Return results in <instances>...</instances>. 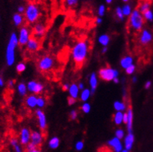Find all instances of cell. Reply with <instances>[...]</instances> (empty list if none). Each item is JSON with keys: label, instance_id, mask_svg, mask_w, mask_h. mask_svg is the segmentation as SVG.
Masks as SVG:
<instances>
[{"label": "cell", "instance_id": "53", "mask_svg": "<svg viewBox=\"0 0 153 152\" xmlns=\"http://www.w3.org/2000/svg\"><path fill=\"white\" fill-rule=\"evenodd\" d=\"M107 50H108V47H103L102 50H101V52H102V54H105Z\"/></svg>", "mask_w": 153, "mask_h": 152}, {"label": "cell", "instance_id": "25", "mask_svg": "<svg viewBox=\"0 0 153 152\" xmlns=\"http://www.w3.org/2000/svg\"><path fill=\"white\" fill-rule=\"evenodd\" d=\"M114 108L116 112H123L127 110V105L126 103L123 101L117 100L114 102Z\"/></svg>", "mask_w": 153, "mask_h": 152}, {"label": "cell", "instance_id": "36", "mask_svg": "<svg viewBox=\"0 0 153 152\" xmlns=\"http://www.w3.org/2000/svg\"><path fill=\"white\" fill-rule=\"evenodd\" d=\"M16 71L19 72V73H22L23 71H25L26 69H27V65H26L25 63L23 62H19L16 65Z\"/></svg>", "mask_w": 153, "mask_h": 152}, {"label": "cell", "instance_id": "1", "mask_svg": "<svg viewBox=\"0 0 153 152\" xmlns=\"http://www.w3.org/2000/svg\"><path fill=\"white\" fill-rule=\"evenodd\" d=\"M89 43L85 39L78 41L71 50L72 59L77 67L83 65L89 55Z\"/></svg>", "mask_w": 153, "mask_h": 152}, {"label": "cell", "instance_id": "7", "mask_svg": "<svg viewBox=\"0 0 153 152\" xmlns=\"http://www.w3.org/2000/svg\"><path fill=\"white\" fill-rule=\"evenodd\" d=\"M27 91L33 95L41 94L45 89V87L42 83L35 81V80H31V81L28 82L27 84Z\"/></svg>", "mask_w": 153, "mask_h": 152}, {"label": "cell", "instance_id": "23", "mask_svg": "<svg viewBox=\"0 0 153 152\" xmlns=\"http://www.w3.org/2000/svg\"><path fill=\"white\" fill-rule=\"evenodd\" d=\"M98 43L103 47H107L111 42V37L107 33H103L98 37Z\"/></svg>", "mask_w": 153, "mask_h": 152}, {"label": "cell", "instance_id": "10", "mask_svg": "<svg viewBox=\"0 0 153 152\" xmlns=\"http://www.w3.org/2000/svg\"><path fill=\"white\" fill-rule=\"evenodd\" d=\"M31 131L27 127H23L19 132V142L22 146H27L30 142Z\"/></svg>", "mask_w": 153, "mask_h": 152}, {"label": "cell", "instance_id": "41", "mask_svg": "<svg viewBox=\"0 0 153 152\" xmlns=\"http://www.w3.org/2000/svg\"><path fill=\"white\" fill-rule=\"evenodd\" d=\"M65 4L70 8L75 7L78 5V1L77 0H67L65 2Z\"/></svg>", "mask_w": 153, "mask_h": 152}, {"label": "cell", "instance_id": "11", "mask_svg": "<svg viewBox=\"0 0 153 152\" xmlns=\"http://www.w3.org/2000/svg\"><path fill=\"white\" fill-rule=\"evenodd\" d=\"M35 114H36V116H37V123H38V126L40 127V129L41 130H45L47 129V126H48L46 114L41 109L36 110Z\"/></svg>", "mask_w": 153, "mask_h": 152}, {"label": "cell", "instance_id": "38", "mask_svg": "<svg viewBox=\"0 0 153 152\" xmlns=\"http://www.w3.org/2000/svg\"><path fill=\"white\" fill-rule=\"evenodd\" d=\"M84 146H85V144L82 141H78L75 144V149H76L77 151H81L82 150H83Z\"/></svg>", "mask_w": 153, "mask_h": 152}, {"label": "cell", "instance_id": "15", "mask_svg": "<svg viewBox=\"0 0 153 152\" xmlns=\"http://www.w3.org/2000/svg\"><path fill=\"white\" fill-rule=\"evenodd\" d=\"M134 141H135V137H134V133H127V135H125V137L124 138V143H123L124 148L131 151L132 150V148H133V146H134Z\"/></svg>", "mask_w": 153, "mask_h": 152}, {"label": "cell", "instance_id": "47", "mask_svg": "<svg viewBox=\"0 0 153 152\" xmlns=\"http://www.w3.org/2000/svg\"><path fill=\"white\" fill-rule=\"evenodd\" d=\"M69 87L70 85L68 83H65V84H63V85H62V90L65 91H65H68Z\"/></svg>", "mask_w": 153, "mask_h": 152}, {"label": "cell", "instance_id": "29", "mask_svg": "<svg viewBox=\"0 0 153 152\" xmlns=\"http://www.w3.org/2000/svg\"><path fill=\"white\" fill-rule=\"evenodd\" d=\"M138 10L142 13H144L145 12L151 10V2H149V1H144V2H141L139 6H138Z\"/></svg>", "mask_w": 153, "mask_h": 152}, {"label": "cell", "instance_id": "48", "mask_svg": "<svg viewBox=\"0 0 153 152\" xmlns=\"http://www.w3.org/2000/svg\"><path fill=\"white\" fill-rule=\"evenodd\" d=\"M152 86V82L151 81H147L146 83H145V89H149Z\"/></svg>", "mask_w": 153, "mask_h": 152}, {"label": "cell", "instance_id": "33", "mask_svg": "<svg viewBox=\"0 0 153 152\" xmlns=\"http://www.w3.org/2000/svg\"><path fill=\"white\" fill-rule=\"evenodd\" d=\"M81 110L83 113H89V112L91 111V105H90V103H89L87 102H83L81 106Z\"/></svg>", "mask_w": 153, "mask_h": 152}, {"label": "cell", "instance_id": "46", "mask_svg": "<svg viewBox=\"0 0 153 152\" xmlns=\"http://www.w3.org/2000/svg\"><path fill=\"white\" fill-rule=\"evenodd\" d=\"M76 102V99H75L72 98V97H68V106H73V105H75Z\"/></svg>", "mask_w": 153, "mask_h": 152}, {"label": "cell", "instance_id": "50", "mask_svg": "<svg viewBox=\"0 0 153 152\" xmlns=\"http://www.w3.org/2000/svg\"><path fill=\"white\" fill-rule=\"evenodd\" d=\"M78 87H79V89L80 91H82L83 89H85V85H84V83L82 82H79V84H77Z\"/></svg>", "mask_w": 153, "mask_h": 152}, {"label": "cell", "instance_id": "24", "mask_svg": "<svg viewBox=\"0 0 153 152\" xmlns=\"http://www.w3.org/2000/svg\"><path fill=\"white\" fill-rule=\"evenodd\" d=\"M92 93H91V90L89 89H83L82 91L80 92V94H79V99L82 102H86L89 99L90 96H91Z\"/></svg>", "mask_w": 153, "mask_h": 152}, {"label": "cell", "instance_id": "26", "mask_svg": "<svg viewBox=\"0 0 153 152\" xmlns=\"http://www.w3.org/2000/svg\"><path fill=\"white\" fill-rule=\"evenodd\" d=\"M123 117H124L123 112H116L113 116V121L117 126H120L123 123Z\"/></svg>", "mask_w": 153, "mask_h": 152}, {"label": "cell", "instance_id": "9", "mask_svg": "<svg viewBox=\"0 0 153 152\" xmlns=\"http://www.w3.org/2000/svg\"><path fill=\"white\" fill-rule=\"evenodd\" d=\"M153 40V34L149 30L143 29L139 35V42L142 45H149Z\"/></svg>", "mask_w": 153, "mask_h": 152}, {"label": "cell", "instance_id": "35", "mask_svg": "<svg viewBox=\"0 0 153 152\" xmlns=\"http://www.w3.org/2000/svg\"><path fill=\"white\" fill-rule=\"evenodd\" d=\"M106 10H107V7L104 4H101L100 5L98 9H97V14L99 16V17H102L106 13Z\"/></svg>", "mask_w": 153, "mask_h": 152}, {"label": "cell", "instance_id": "12", "mask_svg": "<svg viewBox=\"0 0 153 152\" xmlns=\"http://www.w3.org/2000/svg\"><path fill=\"white\" fill-rule=\"evenodd\" d=\"M107 146L111 148L113 152H121V151L124 149L122 141L115 137H112L107 141Z\"/></svg>", "mask_w": 153, "mask_h": 152}, {"label": "cell", "instance_id": "14", "mask_svg": "<svg viewBox=\"0 0 153 152\" xmlns=\"http://www.w3.org/2000/svg\"><path fill=\"white\" fill-rule=\"evenodd\" d=\"M33 37L37 39L41 38L46 33V26L45 25V23L41 22H37L33 26Z\"/></svg>", "mask_w": 153, "mask_h": 152}, {"label": "cell", "instance_id": "20", "mask_svg": "<svg viewBox=\"0 0 153 152\" xmlns=\"http://www.w3.org/2000/svg\"><path fill=\"white\" fill-rule=\"evenodd\" d=\"M120 67L124 68V69H126L127 67H128L129 66L134 65V58L131 55H126L123 57L120 61Z\"/></svg>", "mask_w": 153, "mask_h": 152}, {"label": "cell", "instance_id": "49", "mask_svg": "<svg viewBox=\"0 0 153 152\" xmlns=\"http://www.w3.org/2000/svg\"><path fill=\"white\" fill-rule=\"evenodd\" d=\"M14 85H15V82H14V80H12L11 79V80H10V81L8 82V87L10 88V89L13 88Z\"/></svg>", "mask_w": 153, "mask_h": 152}, {"label": "cell", "instance_id": "44", "mask_svg": "<svg viewBox=\"0 0 153 152\" xmlns=\"http://www.w3.org/2000/svg\"><path fill=\"white\" fill-rule=\"evenodd\" d=\"M13 148L14 152H23V148H22V145H20V144L16 145V146L13 147Z\"/></svg>", "mask_w": 153, "mask_h": 152}, {"label": "cell", "instance_id": "54", "mask_svg": "<svg viewBox=\"0 0 153 152\" xmlns=\"http://www.w3.org/2000/svg\"><path fill=\"white\" fill-rule=\"evenodd\" d=\"M131 81L133 83H136L137 82H138V78L136 77V76H133L131 79Z\"/></svg>", "mask_w": 153, "mask_h": 152}, {"label": "cell", "instance_id": "17", "mask_svg": "<svg viewBox=\"0 0 153 152\" xmlns=\"http://www.w3.org/2000/svg\"><path fill=\"white\" fill-rule=\"evenodd\" d=\"M26 47H27V49L29 51L34 52L39 50L40 47H41V44H40L38 39L34 37H31L29 41L27 42Z\"/></svg>", "mask_w": 153, "mask_h": 152}, {"label": "cell", "instance_id": "37", "mask_svg": "<svg viewBox=\"0 0 153 152\" xmlns=\"http://www.w3.org/2000/svg\"><path fill=\"white\" fill-rule=\"evenodd\" d=\"M115 13H116L117 17L120 20H124V16L122 13V10H121V7H117L116 10H115Z\"/></svg>", "mask_w": 153, "mask_h": 152}, {"label": "cell", "instance_id": "13", "mask_svg": "<svg viewBox=\"0 0 153 152\" xmlns=\"http://www.w3.org/2000/svg\"><path fill=\"white\" fill-rule=\"evenodd\" d=\"M44 141V135L42 132L40 130H33L31 131L30 135V143L33 144L35 147L38 148L39 146L42 145Z\"/></svg>", "mask_w": 153, "mask_h": 152}, {"label": "cell", "instance_id": "39", "mask_svg": "<svg viewBox=\"0 0 153 152\" xmlns=\"http://www.w3.org/2000/svg\"><path fill=\"white\" fill-rule=\"evenodd\" d=\"M135 70H136V66L134 65H132L127 67L126 69H125V71H126V73L128 74V75H133V74L135 72Z\"/></svg>", "mask_w": 153, "mask_h": 152}, {"label": "cell", "instance_id": "42", "mask_svg": "<svg viewBox=\"0 0 153 152\" xmlns=\"http://www.w3.org/2000/svg\"><path fill=\"white\" fill-rule=\"evenodd\" d=\"M19 141H18L16 138H12L10 141V145L12 148H13V147H15L16 145H19Z\"/></svg>", "mask_w": 153, "mask_h": 152}, {"label": "cell", "instance_id": "5", "mask_svg": "<svg viewBox=\"0 0 153 152\" xmlns=\"http://www.w3.org/2000/svg\"><path fill=\"white\" fill-rule=\"evenodd\" d=\"M98 74L99 77L105 82H111L119 76V71L111 67H102L99 70Z\"/></svg>", "mask_w": 153, "mask_h": 152}, {"label": "cell", "instance_id": "16", "mask_svg": "<svg viewBox=\"0 0 153 152\" xmlns=\"http://www.w3.org/2000/svg\"><path fill=\"white\" fill-rule=\"evenodd\" d=\"M127 116H128V119H127V131L128 133H133V120H134V112L131 108L129 107L127 109Z\"/></svg>", "mask_w": 153, "mask_h": 152}, {"label": "cell", "instance_id": "30", "mask_svg": "<svg viewBox=\"0 0 153 152\" xmlns=\"http://www.w3.org/2000/svg\"><path fill=\"white\" fill-rule=\"evenodd\" d=\"M121 10H122V13L123 14H124V17H129L131 16V14L132 11H133V10H132V7L131 6L130 4L128 3H125L124 5V6L121 7Z\"/></svg>", "mask_w": 153, "mask_h": 152}, {"label": "cell", "instance_id": "40", "mask_svg": "<svg viewBox=\"0 0 153 152\" xmlns=\"http://www.w3.org/2000/svg\"><path fill=\"white\" fill-rule=\"evenodd\" d=\"M78 116H79V113H78V111L76 110H72L69 113V117L72 120H76L78 118Z\"/></svg>", "mask_w": 153, "mask_h": 152}, {"label": "cell", "instance_id": "21", "mask_svg": "<svg viewBox=\"0 0 153 152\" xmlns=\"http://www.w3.org/2000/svg\"><path fill=\"white\" fill-rule=\"evenodd\" d=\"M68 94H69V96L75 99H77L79 97L80 90L79 89L78 85L76 84V83H72V84L70 85L69 89H68Z\"/></svg>", "mask_w": 153, "mask_h": 152}, {"label": "cell", "instance_id": "59", "mask_svg": "<svg viewBox=\"0 0 153 152\" xmlns=\"http://www.w3.org/2000/svg\"><path fill=\"white\" fill-rule=\"evenodd\" d=\"M121 152H130L129 151H128V150H126V149H123L122 151H121Z\"/></svg>", "mask_w": 153, "mask_h": 152}, {"label": "cell", "instance_id": "57", "mask_svg": "<svg viewBox=\"0 0 153 152\" xmlns=\"http://www.w3.org/2000/svg\"><path fill=\"white\" fill-rule=\"evenodd\" d=\"M27 152H41V151L39 148H36L33 151H27Z\"/></svg>", "mask_w": 153, "mask_h": 152}, {"label": "cell", "instance_id": "6", "mask_svg": "<svg viewBox=\"0 0 153 152\" xmlns=\"http://www.w3.org/2000/svg\"><path fill=\"white\" fill-rule=\"evenodd\" d=\"M54 60L52 57L49 55L43 56L37 62L38 69L43 72H46L51 70L54 67Z\"/></svg>", "mask_w": 153, "mask_h": 152}, {"label": "cell", "instance_id": "45", "mask_svg": "<svg viewBox=\"0 0 153 152\" xmlns=\"http://www.w3.org/2000/svg\"><path fill=\"white\" fill-rule=\"evenodd\" d=\"M25 10H26V7L24 6H23V5L18 6V8H17L18 13L22 14V15H23V13H25Z\"/></svg>", "mask_w": 153, "mask_h": 152}, {"label": "cell", "instance_id": "27", "mask_svg": "<svg viewBox=\"0 0 153 152\" xmlns=\"http://www.w3.org/2000/svg\"><path fill=\"white\" fill-rule=\"evenodd\" d=\"M23 19H24L23 16L22 14L18 13H16L13 16V21L14 25L16 27H19V26L21 25L22 23H23Z\"/></svg>", "mask_w": 153, "mask_h": 152}, {"label": "cell", "instance_id": "34", "mask_svg": "<svg viewBox=\"0 0 153 152\" xmlns=\"http://www.w3.org/2000/svg\"><path fill=\"white\" fill-rule=\"evenodd\" d=\"M46 99L43 96H38L37 97V107L38 109H42L46 106Z\"/></svg>", "mask_w": 153, "mask_h": 152}, {"label": "cell", "instance_id": "58", "mask_svg": "<svg viewBox=\"0 0 153 152\" xmlns=\"http://www.w3.org/2000/svg\"><path fill=\"white\" fill-rule=\"evenodd\" d=\"M106 2H107V4H111V2H112V0H106Z\"/></svg>", "mask_w": 153, "mask_h": 152}, {"label": "cell", "instance_id": "55", "mask_svg": "<svg viewBox=\"0 0 153 152\" xmlns=\"http://www.w3.org/2000/svg\"><path fill=\"white\" fill-rule=\"evenodd\" d=\"M4 85V81L2 78L0 76V87H2Z\"/></svg>", "mask_w": 153, "mask_h": 152}, {"label": "cell", "instance_id": "18", "mask_svg": "<svg viewBox=\"0 0 153 152\" xmlns=\"http://www.w3.org/2000/svg\"><path fill=\"white\" fill-rule=\"evenodd\" d=\"M89 84L90 86L92 94H94L98 86V77L96 72H92L89 75Z\"/></svg>", "mask_w": 153, "mask_h": 152}, {"label": "cell", "instance_id": "51", "mask_svg": "<svg viewBox=\"0 0 153 152\" xmlns=\"http://www.w3.org/2000/svg\"><path fill=\"white\" fill-rule=\"evenodd\" d=\"M96 24H97V25H100V24H101L102 23V22H103V19H102V17H97L96 18Z\"/></svg>", "mask_w": 153, "mask_h": 152}, {"label": "cell", "instance_id": "43", "mask_svg": "<svg viewBox=\"0 0 153 152\" xmlns=\"http://www.w3.org/2000/svg\"><path fill=\"white\" fill-rule=\"evenodd\" d=\"M36 148H37V147H35L34 145H33V144H31L30 142L26 146V150H27V151H33Z\"/></svg>", "mask_w": 153, "mask_h": 152}, {"label": "cell", "instance_id": "56", "mask_svg": "<svg viewBox=\"0 0 153 152\" xmlns=\"http://www.w3.org/2000/svg\"><path fill=\"white\" fill-rule=\"evenodd\" d=\"M113 82H114L115 84H118L119 82H120V79H119V78H115V79L113 80Z\"/></svg>", "mask_w": 153, "mask_h": 152}, {"label": "cell", "instance_id": "52", "mask_svg": "<svg viewBox=\"0 0 153 152\" xmlns=\"http://www.w3.org/2000/svg\"><path fill=\"white\" fill-rule=\"evenodd\" d=\"M127 119H128V116H127V113H124V117H123V123L126 124Z\"/></svg>", "mask_w": 153, "mask_h": 152}, {"label": "cell", "instance_id": "32", "mask_svg": "<svg viewBox=\"0 0 153 152\" xmlns=\"http://www.w3.org/2000/svg\"><path fill=\"white\" fill-rule=\"evenodd\" d=\"M114 134L115 137L118 138L120 141H121L122 139H124V137H125V132H124V130L122 128H117V129L115 130Z\"/></svg>", "mask_w": 153, "mask_h": 152}, {"label": "cell", "instance_id": "4", "mask_svg": "<svg viewBox=\"0 0 153 152\" xmlns=\"http://www.w3.org/2000/svg\"><path fill=\"white\" fill-rule=\"evenodd\" d=\"M128 24H129L131 29L135 32L142 30V28L145 24V19H144L142 13L138 9L133 10L131 14L129 16Z\"/></svg>", "mask_w": 153, "mask_h": 152}, {"label": "cell", "instance_id": "8", "mask_svg": "<svg viewBox=\"0 0 153 152\" xmlns=\"http://www.w3.org/2000/svg\"><path fill=\"white\" fill-rule=\"evenodd\" d=\"M30 31L28 27H23L20 28L18 34V42L20 46H26L30 39Z\"/></svg>", "mask_w": 153, "mask_h": 152}, {"label": "cell", "instance_id": "22", "mask_svg": "<svg viewBox=\"0 0 153 152\" xmlns=\"http://www.w3.org/2000/svg\"><path fill=\"white\" fill-rule=\"evenodd\" d=\"M48 146L51 150H55V149L58 148V147L60 146V139H59V137H56V136L51 137L48 141Z\"/></svg>", "mask_w": 153, "mask_h": 152}, {"label": "cell", "instance_id": "31", "mask_svg": "<svg viewBox=\"0 0 153 152\" xmlns=\"http://www.w3.org/2000/svg\"><path fill=\"white\" fill-rule=\"evenodd\" d=\"M142 16H143L145 20H147V21L149 22L153 21V11L152 10L145 12L144 13H142Z\"/></svg>", "mask_w": 153, "mask_h": 152}, {"label": "cell", "instance_id": "3", "mask_svg": "<svg viewBox=\"0 0 153 152\" xmlns=\"http://www.w3.org/2000/svg\"><path fill=\"white\" fill-rule=\"evenodd\" d=\"M41 16V9L35 2H30L26 6L24 13V17L26 20L30 24L37 23L39 18Z\"/></svg>", "mask_w": 153, "mask_h": 152}, {"label": "cell", "instance_id": "19", "mask_svg": "<svg viewBox=\"0 0 153 152\" xmlns=\"http://www.w3.org/2000/svg\"><path fill=\"white\" fill-rule=\"evenodd\" d=\"M37 96L36 95L31 94L30 96H27L25 99L26 106L30 109H34L37 107Z\"/></svg>", "mask_w": 153, "mask_h": 152}, {"label": "cell", "instance_id": "28", "mask_svg": "<svg viewBox=\"0 0 153 152\" xmlns=\"http://www.w3.org/2000/svg\"><path fill=\"white\" fill-rule=\"evenodd\" d=\"M17 92L19 96H25L27 93V87L24 82H19L16 87Z\"/></svg>", "mask_w": 153, "mask_h": 152}, {"label": "cell", "instance_id": "2", "mask_svg": "<svg viewBox=\"0 0 153 152\" xmlns=\"http://www.w3.org/2000/svg\"><path fill=\"white\" fill-rule=\"evenodd\" d=\"M18 36L16 33H12L10 37L6 50V61L8 66H12L15 63L16 59V49L17 47Z\"/></svg>", "mask_w": 153, "mask_h": 152}]
</instances>
